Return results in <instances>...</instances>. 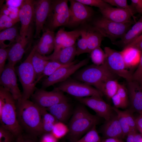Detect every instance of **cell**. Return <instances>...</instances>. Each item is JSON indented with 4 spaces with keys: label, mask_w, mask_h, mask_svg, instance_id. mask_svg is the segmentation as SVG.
Listing matches in <instances>:
<instances>
[{
    "label": "cell",
    "mask_w": 142,
    "mask_h": 142,
    "mask_svg": "<svg viewBox=\"0 0 142 142\" xmlns=\"http://www.w3.org/2000/svg\"><path fill=\"white\" fill-rule=\"evenodd\" d=\"M16 102L17 118L23 131L37 137L40 136L43 133L39 106L29 99L21 98Z\"/></svg>",
    "instance_id": "obj_1"
},
{
    "label": "cell",
    "mask_w": 142,
    "mask_h": 142,
    "mask_svg": "<svg viewBox=\"0 0 142 142\" xmlns=\"http://www.w3.org/2000/svg\"><path fill=\"white\" fill-rule=\"evenodd\" d=\"M0 112V125L16 137L23 133L17 118L16 100L9 92L1 85Z\"/></svg>",
    "instance_id": "obj_2"
},
{
    "label": "cell",
    "mask_w": 142,
    "mask_h": 142,
    "mask_svg": "<svg viewBox=\"0 0 142 142\" xmlns=\"http://www.w3.org/2000/svg\"><path fill=\"white\" fill-rule=\"evenodd\" d=\"M36 47V45L34 46L26 58L16 69L22 88L21 98L23 100L28 99L36 88L37 77L32 62Z\"/></svg>",
    "instance_id": "obj_3"
},
{
    "label": "cell",
    "mask_w": 142,
    "mask_h": 142,
    "mask_svg": "<svg viewBox=\"0 0 142 142\" xmlns=\"http://www.w3.org/2000/svg\"><path fill=\"white\" fill-rule=\"evenodd\" d=\"M75 79L95 88L108 79H114L115 75L111 72L104 64L98 65L93 64L76 72Z\"/></svg>",
    "instance_id": "obj_4"
},
{
    "label": "cell",
    "mask_w": 142,
    "mask_h": 142,
    "mask_svg": "<svg viewBox=\"0 0 142 142\" xmlns=\"http://www.w3.org/2000/svg\"><path fill=\"white\" fill-rule=\"evenodd\" d=\"M68 2L66 0H52L50 11L43 31L48 29L53 31L59 27L67 25L70 17Z\"/></svg>",
    "instance_id": "obj_5"
},
{
    "label": "cell",
    "mask_w": 142,
    "mask_h": 142,
    "mask_svg": "<svg viewBox=\"0 0 142 142\" xmlns=\"http://www.w3.org/2000/svg\"><path fill=\"white\" fill-rule=\"evenodd\" d=\"M133 23H118L102 17L94 21L93 27L103 37L108 38L113 42L117 39L121 38L130 28Z\"/></svg>",
    "instance_id": "obj_6"
},
{
    "label": "cell",
    "mask_w": 142,
    "mask_h": 142,
    "mask_svg": "<svg viewBox=\"0 0 142 142\" xmlns=\"http://www.w3.org/2000/svg\"><path fill=\"white\" fill-rule=\"evenodd\" d=\"M57 87L63 92L67 93L76 98L93 96L102 97L103 95L99 90L92 86L69 78L59 83Z\"/></svg>",
    "instance_id": "obj_7"
},
{
    "label": "cell",
    "mask_w": 142,
    "mask_h": 142,
    "mask_svg": "<svg viewBox=\"0 0 142 142\" xmlns=\"http://www.w3.org/2000/svg\"><path fill=\"white\" fill-rule=\"evenodd\" d=\"M105 57L104 64L109 70L115 75L126 79L127 82L132 80V74L126 68L120 52L109 47H104Z\"/></svg>",
    "instance_id": "obj_8"
},
{
    "label": "cell",
    "mask_w": 142,
    "mask_h": 142,
    "mask_svg": "<svg viewBox=\"0 0 142 142\" xmlns=\"http://www.w3.org/2000/svg\"><path fill=\"white\" fill-rule=\"evenodd\" d=\"M89 61L88 58H85L78 62L77 61H74L69 64L60 68L43 80L41 88L45 89L56 83L65 80L79 69L87 64Z\"/></svg>",
    "instance_id": "obj_9"
},
{
    "label": "cell",
    "mask_w": 142,
    "mask_h": 142,
    "mask_svg": "<svg viewBox=\"0 0 142 142\" xmlns=\"http://www.w3.org/2000/svg\"><path fill=\"white\" fill-rule=\"evenodd\" d=\"M32 101L40 107L47 108L59 103L68 100L63 92L57 87L48 91L36 88L31 97Z\"/></svg>",
    "instance_id": "obj_10"
},
{
    "label": "cell",
    "mask_w": 142,
    "mask_h": 142,
    "mask_svg": "<svg viewBox=\"0 0 142 142\" xmlns=\"http://www.w3.org/2000/svg\"><path fill=\"white\" fill-rule=\"evenodd\" d=\"M99 120L98 116L91 114L86 117L69 122L68 134L70 142L79 139L83 134L87 132L94 125H97Z\"/></svg>",
    "instance_id": "obj_11"
},
{
    "label": "cell",
    "mask_w": 142,
    "mask_h": 142,
    "mask_svg": "<svg viewBox=\"0 0 142 142\" xmlns=\"http://www.w3.org/2000/svg\"><path fill=\"white\" fill-rule=\"evenodd\" d=\"M69 7L70 17L67 26H75L90 19L94 12L92 8L77 1L71 0Z\"/></svg>",
    "instance_id": "obj_12"
},
{
    "label": "cell",
    "mask_w": 142,
    "mask_h": 142,
    "mask_svg": "<svg viewBox=\"0 0 142 142\" xmlns=\"http://www.w3.org/2000/svg\"><path fill=\"white\" fill-rule=\"evenodd\" d=\"M16 73L14 66L8 63L0 74V84L17 101L22 98V93L17 84Z\"/></svg>",
    "instance_id": "obj_13"
},
{
    "label": "cell",
    "mask_w": 142,
    "mask_h": 142,
    "mask_svg": "<svg viewBox=\"0 0 142 142\" xmlns=\"http://www.w3.org/2000/svg\"><path fill=\"white\" fill-rule=\"evenodd\" d=\"M102 97L98 96H93L76 98L81 104L88 106L93 110L98 116L107 121L113 116V107L106 103Z\"/></svg>",
    "instance_id": "obj_14"
},
{
    "label": "cell",
    "mask_w": 142,
    "mask_h": 142,
    "mask_svg": "<svg viewBox=\"0 0 142 142\" xmlns=\"http://www.w3.org/2000/svg\"><path fill=\"white\" fill-rule=\"evenodd\" d=\"M52 0L34 1V19L35 22L36 29L34 37H39L50 11Z\"/></svg>",
    "instance_id": "obj_15"
},
{
    "label": "cell",
    "mask_w": 142,
    "mask_h": 142,
    "mask_svg": "<svg viewBox=\"0 0 142 142\" xmlns=\"http://www.w3.org/2000/svg\"><path fill=\"white\" fill-rule=\"evenodd\" d=\"M34 1L24 0L19 8L18 16L21 23L19 35L22 37L27 36L32 31L31 24L34 19Z\"/></svg>",
    "instance_id": "obj_16"
},
{
    "label": "cell",
    "mask_w": 142,
    "mask_h": 142,
    "mask_svg": "<svg viewBox=\"0 0 142 142\" xmlns=\"http://www.w3.org/2000/svg\"><path fill=\"white\" fill-rule=\"evenodd\" d=\"M32 36V31L25 37L19 36L17 41L10 48L8 63L14 66L21 60L29 47Z\"/></svg>",
    "instance_id": "obj_17"
},
{
    "label": "cell",
    "mask_w": 142,
    "mask_h": 142,
    "mask_svg": "<svg viewBox=\"0 0 142 142\" xmlns=\"http://www.w3.org/2000/svg\"><path fill=\"white\" fill-rule=\"evenodd\" d=\"M99 9L102 17L110 21L119 23H133L132 16L127 10L111 6Z\"/></svg>",
    "instance_id": "obj_18"
},
{
    "label": "cell",
    "mask_w": 142,
    "mask_h": 142,
    "mask_svg": "<svg viewBox=\"0 0 142 142\" xmlns=\"http://www.w3.org/2000/svg\"><path fill=\"white\" fill-rule=\"evenodd\" d=\"M127 90L131 106L132 109L140 114L142 113V90L137 82H128Z\"/></svg>",
    "instance_id": "obj_19"
},
{
    "label": "cell",
    "mask_w": 142,
    "mask_h": 142,
    "mask_svg": "<svg viewBox=\"0 0 142 142\" xmlns=\"http://www.w3.org/2000/svg\"><path fill=\"white\" fill-rule=\"evenodd\" d=\"M43 32L36 44V50L43 56L51 53L54 50L55 35L54 31L48 29Z\"/></svg>",
    "instance_id": "obj_20"
},
{
    "label": "cell",
    "mask_w": 142,
    "mask_h": 142,
    "mask_svg": "<svg viewBox=\"0 0 142 142\" xmlns=\"http://www.w3.org/2000/svg\"><path fill=\"white\" fill-rule=\"evenodd\" d=\"M76 55V46L73 45L62 49L54 54L46 56V59L57 62L62 64L67 65L70 64Z\"/></svg>",
    "instance_id": "obj_21"
},
{
    "label": "cell",
    "mask_w": 142,
    "mask_h": 142,
    "mask_svg": "<svg viewBox=\"0 0 142 142\" xmlns=\"http://www.w3.org/2000/svg\"><path fill=\"white\" fill-rule=\"evenodd\" d=\"M58 121L65 123L72 113L71 105L68 100L64 101L46 108Z\"/></svg>",
    "instance_id": "obj_22"
},
{
    "label": "cell",
    "mask_w": 142,
    "mask_h": 142,
    "mask_svg": "<svg viewBox=\"0 0 142 142\" xmlns=\"http://www.w3.org/2000/svg\"><path fill=\"white\" fill-rule=\"evenodd\" d=\"M101 131L105 138H114L119 139L123 138V131L116 114L113 116L102 126Z\"/></svg>",
    "instance_id": "obj_23"
},
{
    "label": "cell",
    "mask_w": 142,
    "mask_h": 142,
    "mask_svg": "<svg viewBox=\"0 0 142 142\" xmlns=\"http://www.w3.org/2000/svg\"><path fill=\"white\" fill-rule=\"evenodd\" d=\"M142 32V16L136 22L119 41L114 42L115 44L120 45L125 47Z\"/></svg>",
    "instance_id": "obj_24"
},
{
    "label": "cell",
    "mask_w": 142,
    "mask_h": 142,
    "mask_svg": "<svg viewBox=\"0 0 142 142\" xmlns=\"http://www.w3.org/2000/svg\"><path fill=\"white\" fill-rule=\"evenodd\" d=\"M120 52L127 68H132L138 65L141 53L138 50L132 47H128L124 48Z\"/></svg>",
    "instance_id": "obj_25"
},
{
    "label": "cell",
    "mask_w": 142,
    "mask_h": 142,
    "mask_svg": "<svg viewBox=\"0 0 142 142\" xmlns=\"http://www.w3.org/2000/svg\"><path fill=\"white\" fill-rule=\"evenodd\" d=\"M17 27L14 26L5 29L0 32V48H8L5 44V42L9 41L11 47L17 41L20 36Z\"/></svg>",
    "instance_id": "obj_26"
},
{
    "label": "cell",
    "mask_w": 142,
    "mask_h": 142,
    "mask_svg": "<svg viewBox=\"0 0 142 142\" xmlns=\"http://www.w3.org/2000/svg\"><path fill=\"white\" fill-rule=\"evenodd\" d=\"M119 83L114 79H108L95 88L108 98L111 99L117 93Z\"/></svg>",
    "instance_id": "obj_27"
},
{
    "label": "cell",
    "mask_w": 142,
    "mask_h": 142,
    "mask_svg": "<svg viewBox=\"0 0 142 142\" xmlns=\"http://www.w3.org/2000/svg\"><path fill=\"white\" fill-rule=\"evenodd\" d=\"M86 30L88 43L87 53H90L94 49L100 47L104 37L93 27Z\"/></svg>",
    "instance_id": "obj_28"
},
{
    "label": "cell",
    "mask_w": 142,
    "mask_h": 142,
    "mask_svg": "<svg viewBox=\"0 0 142 142\" xmlns=\"http://www.w3.org/2000/svg\"><path fill=\"white\" fill-rule=\"evenodd\" d=\"M49 60L46 58V56H43L36 50L33 55L32 62L38 82L40 79L44 69Z\"/></svg>",
    "instance_id": "obj_29"
},
{
    "label": "cell",
    "mask_w": 142,
    "mask_h": 142,
    "mask_svg": "<svg viewBox=\"0 0 142 142\" xmlns=\"http://www.w3.org/2000/svg\"><path fill=\"white\" fill-rule=\"evenodd\" d=\"M39 107L42 117V128L43 134L51 133L55 124L58 121L47 111L46 108Z\"/></svg>",
    "instance_id": "obj_30"
},
{
    "label": "cell",
    "mask_w": 142,
    "mask_h": 142,
    "mask_svg": "<svg viewBox=\"0 0 142 142\" xmlns=\"http://www.w3.org/2000/svg\"><path fill=\"white\" fill-rule=\"evenodd\" d=\"M113 109L116 113L117 116L118 120L123 131V138H124L127 136L131 131V130L124 111L114 107H113Z\"/></svg>",
    "instance_id": "obj_31"
},
{
    "label": "cell",
    "mask_w": 142,
    "mask_h": 142,
    "mask_svg": "<svg viewBox=\"0 0 142 142\" xmlns=\"http://www.w3.org/2000/svg\"><path fill=\"white\" fill-rule=\"evenodd\" d=\"M96 126L94 125L83 137L73 142H101Z\"/></svg>",
    "instance_id": "obj_32"
},
{
    "label": "cell",
    "mask_w": 142,
    "mask_h": 142,
    "mask_svg": "<svg viewBox=\"0 0 142 142\" xmlns=\"http://www.w3.org/2000/svg\"><path fill=\"white\" fill-rule=\"evenodd\" d=\"M91 59L94 64L99 65L103 64L105 62V55L100 47L92 50L90 53Z\"/></svg>",
    "instance_id": "obj_33"
},
{
    "label": "cell",
    "mask_w": 142,
    "mask_h": 142,
    "mask_svg": "<svg viewBox=\"0 0 142 142\" xmlns=\"http://www.w3.org/2000/svg\"><path fill=\"white\" fill-rule=\"evenodd\" d=\"M68 32L61 28L57 32L55 35V47L54 52V54L62 49L63 45L67 39Z\"/></svg>",
    "instance_id": "obj_34"
},
{
    "label": "cell",
    "mask_w": 142,
    "mask_h": 142,
    "mask_svg": "<svg viewBox=\"0 0 142 142\" xmlns=\"http://www.w3.org/2000/svg\"><path fill=\"white\" fill-rule=\"evenodd\" d=\"M81 30V38L78 40L76 47V55L87 53L88 43L86 29Z\"/></svg>",
    "instance_id": "obj_35"
},
{
    "label": "cell",
    "mask_w": 142,
    "mask_h": 142,
    "mask_svg": "<svg viewBox=\"0 0 142 142\" xmlns=\"http://www.w3.org/2000/svg\"><path fill=\"white\" fill-rule=\"evenodd\" d=\"M111 6L117 8L125 9L131 13L132 17L136 22L135 17L134 15L135 13L130 5H128L126 0H103Z\"/></svg>",
    "instance_id": "obj_36"
},
{
    "label": "cell",
    "mask_w": 142,
    "mask_h": 142,
    "mask_svg": "<svg viewBox=\"0 0 142 142\" xmlns=\"http://www.w3.org/2000/svg\"><path fill=\"white\" fill-rule=\"evenodd\" d=\"M69 64L63 65L54 61L49 60L45 67L40 79L44 76H50L60 68Z\"/></svg>",
    "instance_id": "obj_37"
},
{
    "label": "cell",
    "mask_w": 142,
    "mask_h": 142,
    "mask_svg": "<svg viewBox=\"0 0 142 142\" xmlns=\"http://www.w3.org/2000/svg\"><path fill=\"white\" fill-rule=\"evenodd\" d=\"M20 21L19 17L13 19L9 16L2 14H0V31L11 27L17 22Z\"/></svg>",
    "instance_id": "obj_38"
},
{
    "label": "cell",
    "mask_w": 142,
    "mask_h": 142,
    "mask_svg": "<svg viewBox=\"0 0 142 142\" xmlns=\"http://www.w3.org/2000/svg\"><path fill=\"white\" fill-rule=\"evenodd\" d=\"M83 105H78L75 108L69 122L84 118L91 114Z\"/></svg>",
    "instance_id": "obj_39"
},
{
    "label": "cell",
    "mask_w": 142,
    "mask_h": 142,
    "mask_svg": "<svg viewBox=\"0 0 142 142\" xmlns=\"http://www.w3.org/2000/svg\"><path fill=\"white\" fill-rule=\"evenodd\" d=\"M69 131V128L62 122L58 121L54 125L51 133L58 139L64 136Z\"/></svg>",
    "instance_id": "obj_40"
},
{
    "label": "cell",
    "mask_w": 142,
    "mask_h": 142,
    "mask_svg": "<svg viewBox=\"0 0 142 142\" xmlns=\"http://www.w3.org/2000/svg\"><path fill=\"white\" fill-rule=\"evenodd\" d=\"M80 36L81 30L68 32L67 37L63 45L62 48L74 45L77 39Z\"/></svg>",
    "instance_id": "obj_41"
},
{
    "label": "cell",
    "mask_w": 142,
    "mask_h": 142,
    "mask_svg": "<svg viewBox=\"0 0 142 142\" xmlns=\"http://www.w3.org/2000/svg\"><path fill=\"white\" fill-rule=\"evenodd\" d=\"M16 137L10 131L0 126V142H14Z\"/></svg>",
    "instance_id": "obj_42"
},
{
    "label": "cell",
    "mask_w": 142,
    "mask_h": 142,
    "mask_svg": "<svg viewBox=\"0 0 142 142\" xmlns=\"http://www.w3.org/2000/svg\"><path fill=\"white\" fill-rule=\"evenodd\" d=\"M77 1L88 6L98 7L99 8V9L111 6L105 2L103 0H77Z\"/></svg>",
    "instance_id": "obj_43"
},
{
    "label": "cell",
    "mask_w": 142,
    "mask_h": 142,
    "mask_svg": "<svg viewBox=\"0 0 142 142\" xmlns=\"http://www.w3.org/2000/svg\"><path fill=\"white\" fill-rule=\"evenodd\" d=\"M124 115L126 119L131 131L137 132L135 118L132 112L130 110L123 111Z\"/></svg>",
    "instance_id": "obj_44"
},
{
    "label": "cell",
    "mask_w": 142,
    "mask_h": 142,
    "mask_svg": "<svg viewBox=\"0 0 142 142\" xmlns=\"http://www.w3.org/2000/svg\"><path fill=\"white\" fill-rule=\"evenodd\" d=\"M10 48L0 49V74L4 69L6 62L8 58Z\"/></svg>",
    "instance_id": "obj_45"
},
{
    "label": "cell",
    "mask_w": 142,
    "mask_h": 142,
    "mask_svg": "<svg viewBox=\"0 0 142 142\" xmlns=\"http://www.w3.org/2000/svg\"><path fill=\"white\" fill-rule=\"evenodd\" d=\"M142 80V53H141L138 67L132 74V80L139 83Z\"/></svg>",
    "instance_id": "obj_46"
},
{
    "label": "cell",
    "mask_w": 142,
    "mask_h": 142,
    "mask_svg": "<svg viewBox=\"0 0 142 142\" xmlns=\"http://www.w3.org/2000/svg\"><path fill=\"white\" fill-rule=\"evenodd\" d=\"M37 137L23 133L16 138L14 142H38Z\"/></svg>",
    "instance_id": "obj_47"
},
{
    "label": "cell",
    "mask_w": 142,
    "mask_h": 142,
    "mask_svg": "<svg viewBox=\"0 0 142 142\" xmlns=\"http://www.w3.org/2000/svg\"><path fill=\"white\" fill-rule=\"evenodd\" d=\"M117 93L128 106L129 103L128 92L127 89L124 84L119 83Z\"/></svg>",
    "instance_id": "obj_48"
},
{
    "label": "cell",
    "mask_w": 142,
    "mask_h": 142,
    "mask_svg": "<svg viewBox=\"0 0 142 142\" xmlns=\"http://www.w3.org/2000/svg\"><path fill=\"white\" fill-rule=\"evenodd\" d=\"M111 99L114 107L116 108H125L128 106L117 93L112 97Z\"/></svg>",
    "instance_id": "obj_49"
},
{
    "label": "cell",
    "mask_w": 142,
    "mask_h": 142,
    "mask_svg": "<svg viewBox=\"0 0 142 142\" xmlns=\"http://www.w3.org/2000/svg\"><path fill=\"white\" fill-rule=\"evenodd\" d=\"M38 142H58V139L51 133H44L40 136Z\"/></svg>",
    "instance_id": "obj_50"
},
{
    "label": "cell",
    "mask_w": 142,
    "mask_h": 142,
    "mask_svg": "<svg viewBox=\"0 0 142 142\" xmlns=\"http://www.w3.org/2000/svg\"><path fill=\"white\" fill-rule=\"evenodd\" d=\"M130 5L135 13L142 14V0H131Z\"/></svg>",
    "instance_id": "obj_51"
},
{
    "label": "cell",
    "mask_w": 142,
    "mask_h": 142,
    "mask_svg": "<svg viewBox=\"0 0 142 142\" xmlns=\"http://www.w3.org/2000/svg\"><path fill=\"white\" fill-rule=\"evenodd\" d=\"M24 0H8L6 1V4L8 7L20 8Z\"/></svg>",
    "instance_id": "obj_52"
},
{
    "label": "cell",
    "mask_w": 142,
    "mask_h": 142,
    "mask_svg": "<svg viewBox=\"0 0 142 142\" xmlns=\"http://www.w3.org/2000/svg\"><path fill=\"white\" fill-rule=\"evenodd\" d=\"M135 120L137 130L142 135V114H140V115L135 118Z\"/></svg>",
    "instance_id": "obj_53"
},
{
    "label": "cell",
    "mask_w": 142,
    "mask_h": 142,
    "mask_svg": "<svg viewBox=\"0 0 142 142\" xmlns=\"http://www.w3.org/2000/svg\"><path fill=\"white\" fill-rule=\"evenodd\" d=\"M137 132L130 131L127 136L126 142H133L135 135Z\"/></svg>",
    "instance_id": "obj_54"
},
{
    "label": "cell",
    "mask_w": 142,
    "mask_h": 142,
    "mask_svg": "<svg viewBox=\"0 0 142 142\" xmlns=\"http://www.w3.org/2000/svg\"><path fill=\"white\" fill-rule=\"evenodd\" d=\"M142 40V34L134 39L130 43L124 48L131 47Z\"/></svg>",
    "instance_id": "obj_55"
},
{
    "label": "cell",
    "mask_w": 142,
    "mask_h": 142,
    "mask_svg": "<svg viewBox=\"0 0 142 142\" xmlns=\"http://www.w3.org/2000/svg\"><path fill=\"white\" fill-rule=\"evenodd\" d=\"M132 47L135 48L139 51L141 53H142V40L131 47Z\"/></svg>",
    "instance_id": "obj_56"
},
{
    "label": "cell",
    "mask_w": 142,
    "mask_h": 142,
    "mask_svg": "<svg viewBox=\"0 0 142 142\" xmlns=\"http://www.w3.org/2000/svg\"><path fill=\"white\" fill-rule=\"evenodd\" d=\"M102 142H124L119 139L114 138H106L103 140Z\"/></svg>",
    "instance_id": "obj_57"
},
{
    "label": "cell",
    "mask_w": 142,
    "mask_h": 142,
    "mask_svg": "<svg viewBox=\"0 0 142 142\" xmlns=\"http://www.w3.org/2000/svg\"><path fill=\"white\" fill-rule=\"evenodd\" d=\"M142 135L137 133L135 134L133 142H140Z\"/></svg>",
    "instance_id": "obj_58"
},
{
    "label": "cell",
    "mask_w": 142,
    "mask_h": 142,
    "mask_svg": "<svg viewBox=\"0 0 142 142\" xmlns=\"http://www.w3.org/2000/svg\"><path fill=\"white\" fill-rule=\"evenodd\" d=\"M139 84L141 89L142 90V80L139 83Z\"/></svg>",
    "instance_id": "obj_59"
},
{
    "label": "cell",
    "mask_w": 142,
    "mask_h": 142,
    "mask_svg": "<svg viewBox=\"0 0 142 142\" xmlns=\"http://www.w3.org/2000/svg\"><path fill=\"white\" fill-rule=\"evenodd\" d=\"M140 142H142V138H141V140Z\"/></svg>",
    "instance_id": "obj_60"
},
{
    "label": "cell",
    "mask_w": 142,
    "mask_h": 142,
    "mask_svg": "<svg viewBox=\"0 0 142 142\" xmlns=\"http://www.w3.org/2000/svg\"><path fill=\"white\" fill-rule=\"evenodd\" d=\"M61 142H66L65 141H62Z\"/></svg>",
    "instance_id": "obj_61"
},
{
    "label": "cell",
    "mask_w": 142,
    "mask_h": 142,
    "mask_svg": "<svg viewBox=\"0 0 142 142\" xmlns=\"http://www.w3.org/2000/svg\"><path fill=\"white\" fill-rule=\"evenodd\" d=\"M140 114H142V113H140Z\"/></svg>",
    "instance_id": "obj_62"
}]
</instances>
